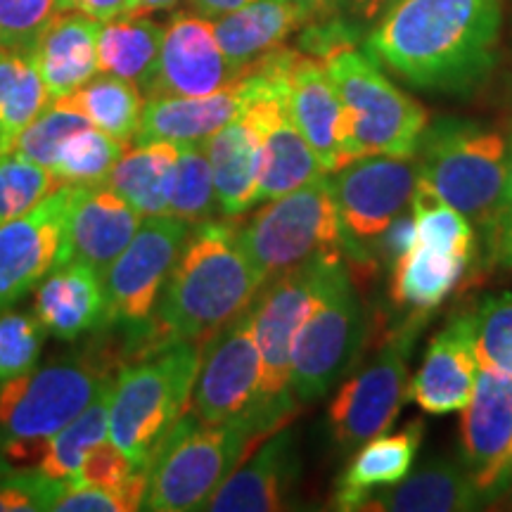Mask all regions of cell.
I'll use <instances>...</instances> for the list:
<instances>
[{"instance_id":"10","label":"cell","mask_w":512,"mask_h":512,"mask_svg":"<svg viewBox=\"0 0 512 512\" xmlns=\"http://www.w3.org/2000/svg\"><path fill=\"white\" fill-rule=\"evenodd\" d=\"M425 313H411L399 330L382 344L373 361L358 370L339 387L328 408V422L335 444L342 451H354L368 439L387 432L399 418L411 382V356Z\"/></svg>"},{"instance_id":"18","label":"cell","mask_w":512,"mask_h":512,"mask_svg":"<svg viewBox=\"0 0 512 512\" xmlns=\"http://www.w3.org/2000/svg\"><path fill=\"white\" fill-rule=\"evenodd\" d=\"M302 477V458L292 430H275L235 467L204 510L275 512L292 508Z\"/></svg>"},{"instance_id":"7","label":"cell","mask_w":512,"mask_h":512,"mask_svg":"<svg viewBox=\"0 0 512 512\" xmlns=\"http://www.w3.org/2000/svg\"><path fill=\"white\" fill-rule=\"evenodd\" d=\"M320 62L342 100L349 162L368 155L413 157L430 124L425 107L394 86L380 64L356 46L337 48Z\"/></svg>"},{"instance_id":"44","label":"cell","mask_w":512,"mask_h":512,"mask_svg":"<svg viewBox=\"0 0 512 512\" xmlns=\"http://www.w3.org/2000/svg\"><path fill=\"white\" fill-rule=\"evenodd\" d=\"M396 3L399 0H339L337 15L358 34H368Z\"/></svg>"},{"instance_id":"1","label":"cell","mask_w":512,"mask_h":512,"mask_svg":"<svg viewBox=\"0 0 512 512\" xmlns=\"http://www.w3.org/2000/svg\"><path fill=\"white\" fill-rule=\"evenodd\" d=\"M501 22V0H399L366 53L418 91L470 95L494 72Z\"/></svg>"},{"instance_id":"5","label":"cell","mask_w":512,"mask_h":512,"mask_svg":"<svg viewBox=\"0 0 512 512\" xmlns=\"http://www.w3.org/2000/svg\"><path fill=\"white\" fill-rule=\"evenodd\" d=\"M349 278L342 252L318 254L261 285L252 302L254 335L261 354L259 408L275 425L285 427L297 413L290 392L292 344L320 304Z\"/></svg>"},{"instance_id":"22","label":"cell","mask_w":512,"mask_h":512,"mask_svg":"<svg viewBox=\"0 0 512 512\" xmlns=\"http://www.w3.org/2000/svg\"><path fill=\"white\" fill-rule=\"evenodd\" d=\"M287 88L294 124L311 145L325 174L349 164L344 107L323 62L318 57L297 53L287 74Z\"/></svg>"},{"instance_id":"16","label":"cell","mask_w":512,"mask_h":512,"mask_svg":"<svg viewBox=\"0 0 512 512\" xmlns=\"http://www.w3.org/2000/svg\"><path fill=\"white\" fill-rule=\"evenodd\" d=\"M76 185H60L34 209L0 226V313L60 264L64 223Z\"/></svg>"},{"instance_id":"4","label":"cell","mask_w":512,"mask_h":512,"mask_svg":"<svg viewBox=\"0 0 512 512\" xmlns=\"http://www.w3.org/2000/svg\"><path fill=\"white\" fill-rule=\"evenodd\" d=\"M271 432L259 415L204 425L188 408L147 465L143 510H204L235 467Z\"/></svg>"},{"instance_id":"30","label":"cell","mask_w":512,"mask_h":512,"mask_svg":"<svg viewBox=\"0 0 512 512\" xmlns=\"http://www.w3.org/2000/svg\"><path fill=\"white\" fill-rule=\"evenodd\" d=\"M176 162L178 145L174 143L155 140V143L136 145L128 152L124 150L102 185L117 192L143 219L169 216Z\"/></svg>"},{"instance_id":"41","label":"cell","mask_w":512,"mask_h":512,"mask_svg":"<svg viewBox=\"0 0 512 512\" xmlns=\"http://www.w3.org/2000/svg\"><path fill=\"white\" fill-rule=\"evenodd\" d=\"M57 12V0H0V48L31 55Z\"/></svg>"},{"instance_id":"23","label":"cell","mask_w":512,"mask_h":512,"mask_svg":"<svg viewBox=\"0 0 512 512\" xmlns=\"http://www.w3.org/2000/svg\"><path fill=\"white\" fill-rule=\"evenodd\" d=\"M214 176L219 214L238 219L259 204L261 131L252 114L242 110L233 121L204 140Z\"/></svg>"},{"instance_id":"37","label":"cell","mask_w":512,"mask_h":512,"mask_svg":"<svg viewBox=\"0 0 512 512\" xmlns=\"http://www.w3.org/2000/svg\"><path fill=\"white\" fill-rule=\"evenodd\" d=\"M55 188L60 183L46 166L12 152L0 157V226L27 214Z\"/></svg>"},{"instance_id":"42","label":"cell","mask_w":512,"mask_h":512,"mask_svg":"<svg viewBox=\"0 0 512 512\" xmlns=\"http://www.w3.org/2000/svg\"><path fill=\"white\" fill-rule=\"evenodd\" d=\"M72 486L53 482L38 470H19L0 463V512L53 510Z\"/></svg>"},{"instance_id":"52","label":"cell","mask_w":512,"mask_h":512,"mask_svg":"<svg viewBox=\"0 0 512 512\" xmlns=\"http://www.w3.org/2000/svg\"><path fill=\"white\" fill-rule=\"evenodd\" d=\"M0 50H3V48H0Z\"/></svg>"},{"instance_id":"25","label":"cell","mask_w":512,"mask_h":512,"mask_svg":"<svg viewBox=\"0 0 512 512\" xmlns=\"http://www.w3.org/2000/svg\"><path fill=\"white\" fill-rule=\"evenodd\" d=\"M36 318L50 335L74 342L107 323V297L102 278L91 266L69 261L38 283Z\"/></svg>"},{"instance_id":"49","label":"cell","mask_w":512,"mask_h":512,"mask_svg":"<svg viewBox=\"0 0 512 512\" xmlns=\"http://www.w3.org/2000/svg\"><path fill=\"white\" fill-rule=\"evenodd\" d=\"M181 5V0H131L128 17H147L152 12H171Z\"/></svg>"},{"instance_id":"20","label":"cell","mask_w":512,"mask_h":512,"mask_svg":"<svg viewBox=\"0 0 512 512\" xmlns=\"http://www.w3.org/2000/svg\"><path fill=\"white\" fill-rule=\"evenodd\" d=\"M479 375L472 313L453 316L427 344L418 373L408 382L406 399L430 415L460 413L472 399Z\"/></svg>"},{"instance_id":"19","label":"cell","mask_w":512,"mask_h":512,"mask_svg":"<svg viewBox=\"0 0 512 512\" xmlns=\"http://www.w3.org/2000/svg\"><path fill=\"white\" fill-rule=\"evenodd\" d=\"M143 216L107 185H76V195L64 223L60 264L79 261L100 278L138 233Z\"/></svg>"},{"instance_id":"45","label":"cell","mask_w":512,"mask_h":512,"mask_svg":"<svg viewBox=\"0 0 512 512\" xmlns=\"http://www.w3.org/2000/svg\"><path fill=\"white\" fill-rule=\"evenodd\" d=\"M489 266L512 268V143L508 147V178H505L503 221H501V230H498L494 252H491Z\"/></svg>"},{"instance_id":"12","label":"cell","mask_w":512,"mask_h":512,"mask_svg":"<svg viewBox=\"0 0 512 512\" xmlns=\"http://www.w3.org/2000/svg\"><path fill=\"white\" fill-rule=\"evenodd\" d=\"M368 335V313L351 275L306 320L292 344L290 392L297 406L323 399L354 366Z\"/></svg>"},{"instance_id":"43","label":"cell","mask_w":512,"mask_h":512,"mask_svg":"<svg viewBox=\"0 0 512 512\" xmlns=\"http://www.w3.org/2000/svg\"><path fill=\"white\" fill-rule=\"evenodd\" d=\"M57 512H128L140 510V503L124 491L102 489V486H72L60 501Z\"/></svg>"},{"instance_id":"40","label":"cell","mask_w":512,"mask_h":512,"mask_svg":"<svg viewBox=\"0 0 512 512\" xmlns=\"http://www.w3.org/2000/svg\"><path fill=\"white\" fill-rule=\"evenodd\" d=\"M46 335L48 330L36 316L19 311L0 313V384L34 370Z\"/></svg>"},{"instance_id":"34","label":"cell","mask_w":512,"mask_h":512,"mask_svg":"<svg viewBox=\"0 0 512 512\" xmlns=\"http://www.w3.org/2000/svg\"><path fill=\"white\" fill-rule=\"evenodd\" d=\"M110 392L112 382L100 389L79 418L46 441V451L38 463V472L43 477L74 486L86 453L110 439Z\"/></svg>"},{"instance_id":"47","label":"cell","mask_w":512,"mask_h":512,"mask_svg":"<svg viewBox=\"0 0 512 512\" xmlns=\"http://www.w3.org/2000/svg\"><path fill=\"white\" fill-rule=\"evenodd\" d=\"M290 8L297 12L302 27L311 22H318V19L337 15L339 0H285Z\"/></svg>"},{"instance_id":"31","label":"cell","mask_w":512,"mask_h":512,"mask_svg":"<svg viewBox=\"0 0 512 512\" xmlns=\"http://www.w3.org/2000/svg\"><path fill=\"white\" fill-rule=\"evenodd\" d=\"M162 38L164 27L150 15L102 22L98 34L100 72L136 83L147 98L157 74Z\"/></svg>"},{"instance_id":"24","label":"cell","mask_w":512,"mask_h":512,"mask_svg":"<svg viewBox=\"0 0 512 512\" xmlns=\"http://www.w3.org/2000/svg\"><path fill=\"white\" fill-rule=\"evenodd\" d=\"M100 24L83 12H57L38 38L31 60L46 83L50 102L67 98L100 74Z\"/></svg>"},{"instance_id":"46","label":"cell","mask_w":512,"mask_h":512,"mask_svg":"<svg viewBox=\"0 0 512 512\" xmlns=\"http://www.w3.org/2000/svg\"><path fill=\"white\" fill-rule=\"evenodd\" d=\"M60 12H83V15L110 22L117 17H128L131 0H57Z\"/></svg>"},{"instance_id":"39","label":"cell","mask_w":512,"mask_h":512,"mask_svg":"<svg viewBox=\"0 0 512 512\" xmlns=\"http://www.w3.org/2000/svg\"><path fill=\"white\" fill-rule=\"evenodd\" d=\"M479 366L512 375V292L494 294L472 311Z\"/></svg>"},{"instance_id":"28","label":"cell","mask_w":512,"mask_h":512,"mask_svg":"<svg viewBox=\"0 0 512 512\" xmlns=\"http://www.w3.org/2000/svg\"><path fill=\"white\" fill-rule=\"evenodd\" d=\"M472 264L470 256L451 249L411 240L406 252L394 261L389 292L392 299L411 313H430L456 290L465 268Z\"/></svg>"},{"instance_id":"32","label":"cell","mask_w":512,"mask_h":512,"mask_svg":"<svg viewBox=\"0 0 512 512\" xmlns=\"http://www.w3.org/2000/svg\"><path fill=\"white\" fill-rule=\"evenodd\" d=\"M50 105L31 55L0 50V157L10 155L24 128Z\"/></svg>"},{"instance_id":"51","label":"cell","mask_w":512,"mask_h":512,"mask_svg":"<svg viewBox=\"0 0 512 512\" xmlns=\"http://www.w3.org/2000/svg\"><path fill=\"white\" fill-rule=\"evenodd\" d=\"M512 489V460H510V465H508V472H505V491H510ZM503 491V494H505Z\"/></svg>"},{"instance_id":"2","label":"cell","mask_w":512,"mask_h":512,"mask_svg":"<svg viewBox=\"0 0 512 512\" xmlns=\"http://www.w3.org/2000/svg\"><path fill=\"white\" fill-rule=\"evenodd\" d=\"M261 278L233 221H204L185 238L181 254L152 311L150 349L171 342L204 344L245 311Z\"/></svg>"},{"instance_id":"38","label":"cell","mask_w":512,"mask_h":512,"mask_svg":"<svg viewBox=\"0 0 512 512\" xmlns=\"http://www.w3.org/2000/svg\"><path fill=\"white\" fill-rule=\"evenodd\" d=\"M93 126L81 112L72 110L60 100H53L31 124L24 128L22 136L17 138L12 155H19L31 162L53 169L57 152L81 128Z\"/></svg>"},{"instance_id":"33","label":"cell","mask_w":512,"mask_h":512,"mask_svg":"<svg viewBox=\"0 0 512 512\" xmlns=\"http://www.w3.org/2000/svg\"><path fill=\"white\" fill-rule=\"evenodd\" d=\"M60 102L81 112L95 128L126 145L138 131L145 95L140 93L136 83L112 74H102L93 76L86 86H81L79 91L67 95Z\"/></svg>"},{"instance_id":"35","label":"cell","mask_w":512,"mask_h":512,"mask_svg":"<svg viewBox=\"0 0 512 512\" xmlns=\"http://www.w3.org/2000/svg\"><path fill=\"white\" fill-rule=\"evenodd\" d=\"M219 214L214 176L204 150V143L178 145V162L174 190H171L169 216L181 219L188 226H200Z\"/></svg>"},{"instance_id":"50","label":"cell","mask_w":512,"mask_h":512,"mask_svg":"<svg viewBox=\"0 0 512 512\" xmlns=\"http://www.w3.org/2000/svg\"><path fill=\"white\" fill-rule=\"evenodd\" d=\"M501 498H503V505H498V508L512 510V489H510V491H505V494H503Z\"/></svg>"},{"instance_id":"13","label":"cell","mask_w":512,"mask_h":512,"mask_svg":"<svg viewBox=\"0 0 512 512\" xmlns=\"http://www.w3.org/2000/svg\"><path fill=\"white\" fill-rule=\"evenodd\" d=\"M259 382L261 354L249 304L204 342L190 413L204 425H216L242 415H259L271 430H280V425H275L259 408Z\"/></svg>"},{"instance_id":"6","label":"cell","mask_w":512,"mask_h":512,"mask_svg":"<svg viewBox=\"0 0 512 512\" xmlns=\"http://www.w3.org/2000/svg\"><path fill=\"white\" fill-rule=\"evenodd\" d=\"M202 347L197 342L162 344L112 380L110 441L138 470H147L166 432L190 408Z\"/></svg>"},{"instance_id":"8","label":"cell","mask_w":512,"mask_h":512,"mask_svg":"<svg viewBox=\"0 0 512 512\" xmlns=\"http://www.w3.org/2000/svg\"><path fill=\"white\" fill-rule=\"evenodd\" d=\"M240 242L261 285L318 254L342 252V223L328 176L266 202L247 226Z\"/></svg>"},{"instance_id":"26","label":"cell","mask_w":512,"mask_h":512,"mask_svg":"<svg viewBox=\"0 0 512 512\" xmlns=\"http://www.w3.org/2000/svg\"><path fill=\"white\" fill-rule=\"evenodd\" d=\"M422 437H425L422 420H411L401 432H382L358 446L347 470L337 479L335 498H332L335 508L361 510V505L377 489L401 482L411 472Z\"/></svg>"},{"instance_id":"21","label":"cell","mask_w":512,"mask_h":512,"mask_svg":"<svg viewBox=\"0 0 512 512\" xmlns=\"http://www.w3.org/2000/svg\"><path fill=\"white\" fill-rule=\"evenodd\" d=\"M254 95V76L245 72L221 91L202 98H181V95H152L145 98L143 114L133 143L145 145L164 143L185 145L204 143L219 128L233 121L245 110Z\"/></svg>"},{"instance_id":"17","label":"cell","mask_w":512,"mask_h":512,"mask_svg":"<svg viewBox=\"0 0 512 512\" xmlns=\"http://www.w3.org/2000/svg\"><path fill=\"white\" fill-rule=\"evenodd\" d=\"M240 76L216 41L214 22L195 12H178L164 29L157 74L147 98H202L230 86Z\"/></svg>"},{"instance_id":"27","label":"cell","mask_w":512,"mask_h":512,"mask_svg":"<svg viewBox=\"0 0 512 512\" xmlns=\"http://www.w3.org/2000/svg\"><path fill=\"white\" fill-rule=\"evenodd\" d=\"M484 508V498L463 463L432 460L401 482L377 489L361 505L366 512H467Z\"/></svg>"},{"instance_id":"9","label":"cell","mask_w":512,"mask_h":512,"mask_svg":"<svg viewBox=\"0 0 512 512\" xmlns=\"http://www.w3.org/2000/svg\"><path fill=\"white\" fill-rule=\"evenodd\" d=\"M418 178L415 157L368 155L332 171L330 185L342 223L347 266H377L382 235L411 209Z\"/></svg>"},{"instance_id":"48","label":"cell","mask_w":512,"mask_h":512,"mask_svg":"<svg viewBox=\"0 0 512 512\" xmlns=\"http://www.w3.org/2000/svg\"><path fill=\"white\" fill-rule=\"evenodd\" d=\"M247 3H254V0H188L190 10L195 12V15L207 17V19H219Z\"/></svg>"},{"instance_id":"15","label":"cell","mask_w":512,"mask_h":512,"mask_svg":"<svg viewBox=\"0 0 512 512\" xmlns=\"http://www.w3.org/2000/svg\"><path fill=\"white\" fill-rule=\"evenodd\" d=\"M460 413L463 465L484 503H496L512 460V375L479 366L475 392Z\"/></svg>"},{"instance_id":"14","label":"cell","mask_w":512,"mask_h":512,"mask_svg":"<svg viewBox=\"0 0 512 512\" xmlns=\"http://www.w3.org/2000/svg\"><path fill=\"white\" fill-rule=\"evenodd\" d=\"M190 226L174 216H147L102 278L107 323L143 325L152 318Z\"/></svg>"},{"instance_id":"36","label":"cell","mask_w":512,"mask_h":512,"mask_svg":"<svg viewBox=\"0 0 512 512\" xmlns=\"http://www.w3.org/2000/svg\"><path fill=\"white\" fill-rule=\"evenodd\" d=\"M124 147L100 128L86 126L67 138L50 171L60 185H102L124 155Z\"/></svg>"},{"instance_id":"11","label":"cell","mask_w":512,"mask_h":512,"mask_svg":"<svg viewBox=\"0 0 512 512\" xmlns=\"http://www.w3.org/2000/svg\"><path fill=\"white\" fill-rule=\"evenodd\" d=\"M105 384L93 363L62 361L0 384V441H46L86 411Z\"/></svg>"},{"instance_id":"29","label":"cell","mask_w":512,"mask_h":512,"mask_svg":"<svg viewBox=\"0 0 512 512\" xmlns=\"http://www.w3.org/2000/svg\"><path fill=\"white\" fill-rule=\"evenodd\" d=\"M211 22L223 55L240 74L283 46L285 38L302 27L297 12L285 0H254Z\"/></svg>"},{"instance_id":"3","label":"cell","mask_w":512,"mask_h":512,"mask_svg":"<svg viewBox=\"0 0 512 512\" xmlns=\"http://www.w3.org/2000/svg\"><path fill=\"white\" fill-rule=\"evenodd\" d=\"M418 183L472 223L477 259L489 266L503 221L508 143L494 128L441 117L427 124L415 150Z\"/></svg>"}]
</instances>
